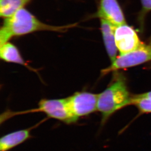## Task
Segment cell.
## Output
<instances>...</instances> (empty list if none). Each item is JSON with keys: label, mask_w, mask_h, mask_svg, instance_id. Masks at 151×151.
<instances>
[{"label": "cell", "mask_w": 151, "mask_h": 151, "mask_svg": "<svg viewBox=\"0 0 151 151\" xmlns=\"http://www.w3.org/2000/svg\"><path fill=\"white\" fill-rule=\"evenodd\" d=\"M76 24L56 26L43 23L24 8L12 16L4 18L0 29V45L9 42L12 38L39 31L63 32Z\"/></svg>", "instance_id": "6da1fadb"}, {"label": "cell", "mask_w": 151, "mask_h": 151, "mask_svg": "<svg viewBox=\"0 0 151 151\" xmlns=\"http://www.w3.org/2000/svg\"><path fill=\"white\" fill-rule=\"evenodd\" d=\"M133 96L130 93L125 77L115 74L110 85L99 94L97 111L101 114V124L104 125L118 110L132 105Z\"/></svg>", "instance_id": "7a4b0ae2"}, {"label": "cell", "mask_w": 151, "mask_h": 151, "mask_svg": "<svg viewBox=\"0 0 151 151\" xmlns=\"http://www.w3.org/2000/svg\"><path fill=\"white\" fill-rule=\"evenodd\" d=\"M42 112L50 118L58 120L67 124L75 123L68 109L67 99H42L38 103V107L32 110L24 111H12L7 110L1 116V124L11 117L29 113Z\"/></svg>", "instance_id": "3957f363"}, {"label": "cell", "mask_w": 151, "mask_h": 151, "mask_svg": "<svg viewBox=\"0 0 151 151\" xmlns=\"http://www.w3.org/2000/svg\"><path fill=\"white\" fill-rule=\"evenodd\" d=\"M151 61V46L143 44L138 49L120 54L110 66L101 70V76L118 70L133 67Z\"/></svg>", "instance_id": "277c9868"}, {"label": "cell", "mask_w": 151, "mask_h": 151, "mask_svg": "<svg viewBox=\"0 0 151 151\" xmlns=\"http://www.w3.org/2000/svg\"><path fill=\"white\" fill-rule=\"evenodd\" d=\"M99 94L87 91H77L66 98L68 109L74 121L97 111Z\"/></svg>", "instance_id": "5b68a950"}, {"label": "cell", "mask_w": 151, "mask_h": 151, "mask_svg": "<svg viewBox=\"0 0 151 151\" xmlns=\"http://www.w3.org/2000/svg\"><path fill=\"white\" fill-rule=\"evenodd\" d=\"M114 35L120 54L133 51L143 44L134 29L126 24L116 27Z\"/></svg>", "instance_id": "8992f818"}, {"label": "cell", "mask_w": 151, "mask_h": 151, "mask_svg": "<svg viewBox=\"0 0 151 151\" xmlns=\"http://www.w3.org/2000/svg\"><path fill=\"white\" fill-rule=\"evenodd\" d=\"M96 15L100 19L107 20L116 27L126 24L124 13L117 0H100Z\"/></svg>", "instance_id": "52a82bcc"}, {"label": "cell", "mask_w": 151, "mask_h": 151, "mask_svg": "<svg viewBox=\"0 0 151 151\" xmlns=\"http://www.w3.org/2000/svg\"><path fill=\"white\" fill-rule=\"evenodd\" d=\"M101 30L106 50L111 63L116 60L117 56V49L115 40L116 26L107 21L100 19Z\"/></svg>", "instance_id": "ba28073f"}, {"label": "cell", "mask_w": 151, "mask_h": 151, "mask_svg": "<svg viewBox=\"0 0 151 151\" xmlns=\"http://www.w3.org/2000/svg\"><path fill=\"white\" fill-rule=\"evenodd\" d=\"M32 128L18 130L4 135L0 139V151H9L32 137Z\"/></svg>", "instance_id": "9c48e42d"}, {"label": "cell", "mask_w": 151, "mask_h": 151, "mask_svg": "<svg viewBox=\"0 0 151 151\" xmlns=\"http://www.w3.org/2000/svg\"><path fill=\"white\" fill-rule=\"evenodd\" d=\"M0 58L6 62L21 65L36 72V70L32 68L24 60L16 46L9 42L0 45Z\"/></svg>", "instance_id": "30bf717a"}, {"label": "cell", "mask_w": 151, "mask_h": 151, "mask_svg": "<svg viewBox=\"0 0 151 151\" xmlns=\"http://www.w3.org/2000/svg\"><path fill=\"white\" fill-rule=\"evenodd\" d=\"M32 0H0V15L9 17L29 3Z\"/></svg>", "instance_id": "8fae6325"}, {"label": "cell", "mask_w": 151, "mask_h": 151, "mask_svg": "<svg viewBox=\"0 0 151 151\" xmlns=\"http://www.w3.org/2000/svg\"><path fill=\"white\" fill-rule=\"evenodd\" d=\"M142 5L141 14L144 15L151 11V0H140Z\"/></svg>", "instance_id": "7c38bea8"}, {"label": "cell", "mask_w": 151, "mask_h": 151, "mask_svg": "<svg viewBox=\"0 0 151 151\" xmlns=\"http://www.w3.org/2000/svg\"><path fill=\"white\" fill-rule=\"evenodd\" d=\"M138 96H141V97L151 99V91H148L147 93H141V94H139Z\"/></svg>", "instance_id": "4fadbf2b"}, {"label": "cell", "mask_w": 151, "mask_h": 151, "mask_svg": "<svg viewBox=\"0 0 151 151\" xmlns=\"http://www.w3.org/2000/svg\"><path fill=\"white\" fill-rule=\"evenodd\" d=\"M150 45H151V39H150Z\"/></svg>", "instance_id": "5bb4252c"}]
</instances>
